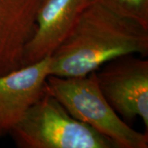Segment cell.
<instances>
[{
  "instance_id": "cell-1",
  "label": "cell",
  "mask_w": 148,
  "mask_h": 148,
  "mask_svg": "<svg viewBox=\"0 0 148 148\" xmlns=\"http://www.w3.org/2000/svg\"><path fill=\"white\" fill-rule=\"evenodd\" d=\"M148 53V27L93 3L50 55L49 76L84 77L114 58Z\"/></svg>"
},
{
  "instance_id": "cell-2",
  "label": "cell",
  "mask_w": 148,
  "mask_h": 148,
  "mask_svg": "<svg viewBox=\"0 0 148 148\" xmlns=\"http://www.w3.org/2000/svg\"><path fill=\"white\" fill-rule=\"evenodd\" d=\"M45 89L73 118L110 138L118 148L148 147V132H138L120 119L102 94L96 72L77 77L49 76Z\"/></svg>"
},
{
  "instance_id": "cell-3",
  "label": "cell",
  "mask_w": 148,
  "mask_h": 148,
  "mask_svg": "<svg viewBox=\"0 0 148 148\" xmlns=\"http://www.w3.org/2000/svg\"><path fill=\"white\" fill-rule=\"evenodd\" d=\"M10 134L22 148H118L110 138L73 118L46 90Z\"/></svg>"
},
{
  "instance_id": "cell-4",
  "label": "cell",
  "mask_w": 148,
  "mask_h": 148,
  "mask_svg": "<svg viewBox=\"0 0 148 148\" xmlns=\"http://www.w3.org/2000/svg\"><path fill=\"white\" fill-rule=\"evenodd\" d=\"M96 71L98 85L113 110L124 119H143L148 131V61L124 55Z\"/></svg>"
},
{
  "instance_id": "cell-5",
  "label": "cell",
  "mask_w": 148,
  "mask_h": 148,
  "mask_svg": "<svg viewBox=\"0 0 148 148\" xmlns=\"http://www.w3.org/2000/svg\"><path fill=\"white\" fill-rule=\"evenodd\" d=\"M50 56L0 76V138L10 134L45 93Z\"/></svg>"
},
{
  "instance_id": "cell-6",
  "label": "cell",
  "mask_w": 148,
  "mask_h": 148,
  "mask_svg": "<svg viewBox=\"0 0 148 148\" xmlns=\"http://www.w3.org/2000/svg\"><path fill=\"white\" fill-rule=\"evenodd\" d=\"M95 0H41L36 28L24 53V66L50 56L68 36L80 16Z\"/></svg>"
},
{
  "instance_id": "cell-7",
  "label": "cell",
  "mask_w": 148,
  "mask_h": 148,
  "mask_svg": "<svg viewBox=\"0 0 148 148\" xmlns=\"http://www.w3.org/2000/svg\"><path fill=\"white\" fill-rule=\"evenodd\" d=\"M41 0H0V76L24 67Z\"/></svg>"
},
{
  "instance_id": "cell-8",
  "label": "cell",
  "mask_w": 148,
  "mask_h": 148,
  "mask_svg": "<svg viewBox=\"0 0 148 148\" xmlns=\"http://www.w3.org/2000/svg\"><path fill=\"white\" fill-rule=\"evenodd\" d=\"M95 2L118 15L148 27V0H95Z\"/></svg>"
}]
</instances>
